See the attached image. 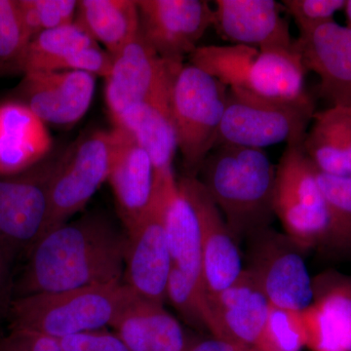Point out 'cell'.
<instances>
[{
	"instance_id": "cell-1",
	"label": "cell",
	"mask_w": 351,
	"mask_h": 351,
	"mask_svg": "<svg viewBox=\"0 0 351 351\" xmlns=\"http://www.w3.org/2000/svg\"><path fill=\"white\" fill-rule=\"evenodd\" d=\"M126 244V233L101 214L57 226L29 251L16 298L122 282Z\"/></svg>"
},
{
	"instance_id": "cell-2",
	"label": "cell",
	"mask_w": 351,
	"mask_h": 351,
	"mask_svg": "<svg viewBox=\"0 0 351 351\" xmlns=\"http://www.w3.org/2000/svg\"><path fill=\"white\" fill-rule=\"evenodd\" d=\"M198 173L237 243L269 228L274 217L276 166L263 149L218 145Z\"/></svg>"
},
{
	"instance_id": "cell-3",
	"label": "cell",
	"mask_w": 351,
	"mask_h": 351,
	"mask_svg": "<svg viewBox=\"0 0 351 351\" xmlns=\"http://www.w3.org/2000/svg\"><path fill=\"white\" fill-rule=\"evenodd\" d=\"M189 64L217 78L230 89L283 101L309 98L304 66L297 44L293 48L258 49L251 46H198Z\"/></svg>"
},
{
	"instance_id": "cell-4",
	"label": "cell",
	"mask_w": 351,
	"mask_h": 351,
	"mask_svg": "<svg viewBox=\"0 0 351 351\" xmlns=\"http://www.w3.org/2000/svg\"><path fill=\"white\" fill-rule=\"evenodd\" d=\"M135 297L122 281L15 298L8 311L11 331L24 330L63 339L112 327Z\"/></svg>"
},
{
	"instance_id": "cell-5",
	"label": "cell",
	"mask_w": 351,
	"mask_h": 351,
	"mask_svg": "<svg viewBox=\"0 0 351 351\" xmlns=\"http://www.w3.org/2000/svg\"><path fill=\"white\" fill-rule=\"evenodd\" d=\"M228 88L191 64L182 66L173 88L171 113L178 149L189 176L196 177L217 138Z\"/></svg>"
},
{
	"instance_id": "cell-6",
	"label": "cell",
	"mask_w": 351,
	"mask_h": 351,
	"mask_svg": "<svg viewBox=\"0 0 351 351\" xmlns=\"http://www.w3.org/2000/svg\"><path fill=\"white\" fill-rule=\"evenodd\" d=\"M313 114L311 97L298 101H276L228 88L216 147L263 149L284 142L304 143Z\"/></svg>"
},
{
	"instance_id": "cell-7",
	"label": "cell",
	"mask_w": 351,
	"mask_h": 351,
	"mask_svg": "<svg viewBox=\"0 0 351 351\" xmlns=\"http://www.w3.org/2000/svg\"><path fill=\"white\" fill-rule=\"evenodd\" d=\"M274 216L285 234L304 249L325 245L330 234L329 206L316 178V167L302 143H291L276 166Z\"/></svg>"
},
{
	"instance_id": "cell-8",
	"label": "cell",
	"mask_w": 351,
	"mask_h": 351,
	"mask_svg": "<svg viewBox=\"0 0 351 351\" xmlns=\"http://www.w3.org/2000/svg\"><path fill=\"white\" fill-rule=\"evenodd\" d=\"M117 143L114 128L101 129L87 132L63 149L51 182L47 232L82 211L108 181Z\"/></svg>"
},
{
	"instance_id": "cell-9",
	"label": "cell",
	"mask_w": 351,
	"mask_h": 351,
	"mask_svg": "<svg viewBox=\"0 0 351 351\" xmlns=\"http://www.w3.org/2000/svg\"><path fill=\"white\" fill-rule=\"evenodd\" d=\"M63 149L19 174L0 176V242L11 254L31 250L47 232L51 182Z\"/></svg>"
},
{
	"instance_id": "cell-10",
	"label": "cell",
	"mask_w": 351,
	"mask_h": 351,
	"mask_svg": "<svg viewBox=\"0 0 351 351\" xmlns=\"http://www.w3.org/2000/svg\"><path fill=\"white\" fill-rule=\"evenodd\" d=\"M184 64L157 55L141 32L113 57L106 80L105 101L114 120L127 108L141 103L171 108L173 88Z\"/></svg>"
},
{
	"instance_id": "cell-11",
	"label": "cell",
	"mask_w": 351,
	"mask_h": 351,
	"mask_svg": "<svg viewBox=\"0 0 351 351\" xmlns=\"http://www.w3.org/2000/svg\"><path fill=\"white\" fill-rule=\"evenodd\" d=\"M249 239L247 270L272 306L302 311L313 304V282L299 245L267 228Z\"/></svg>"
},
{
	"instance_id": "cell-12",
	"label": "cell",
	"mask_w": 351,
	"mask_h": 351,
	"mask_svg": "<svg viewBox=\"0 0 351 351\" xmlns=\"http://www.w3.org/2000/svg\"><path fill=\"white\" fill-rule=\"evenodd\" d=\"M140 32L157 55L182 63L214 23L205 0H137Z\"/></svg>"
},
{
	"instance_id": "cell-13",
	"label": "cell",
	"mask_w": 351,
	"mask_h": 351,
	"mask_svg": "<svg viewBox=\"0 0 351 351\" xmlns=\"http://www.w3.org/2000/svg\"><path fill=\"white\" fill-rule=\"evenodd\" d=\"M195 208L200 228L202 276L208 295L226 290L243 271L239 243L225 218L197 177L178 181Z\"/></svg>"
},
{
	"instance_id": "cell-14",
	"label": "cell",
	"mask_w": 351,
	"mask_h": 351,
	"mask_svg": "<svg viewBox=\"0 0 351 351\" xmlns=\"http://www.w3.org/2000/svg\"><path fill=\"white\" fill-rule=\"evenodd\" d=\"M126 235L123 283L137 297L163 304L173 263L156 199Z\"/></svg>"
},
{
	"instance_id": "cell-15",
	"label": "cell",
	"mask_w": 351,
	"mask_h": 351,
	"mask_svg": "<svg viewBox=\"0 0 351 351\" xmlns=\"http://www.w3.org/2000/svg\"><path fill=\"white\" fill-rule=\"evenodd\" d=\"M96 76L82 71L25 73L16 88L15 101L24 104L45 124L68 128L89 110Z\"/></svg>"
},
{
	"instance_id": "cell-16",
	"label": "cell",
	"mask_w": 351,
	"mask_h": 351,
	"mask_svg": "<svg viewBox=\"0 0 351 351\" xmlns=\"http://www.w3.org/2000/svg\"><path fill=\"white\" fill-rule=\"evenodd\" d=\"M208 331L214 338L243 348H257L267 332L270 302L250 271L219 294L208 295Z\"/></svg>"
},
{
	"instance_id": "cell-17",
	"label": "cell",
	"mask_w": 351,
	"mask_h": 351,
	"mask_svg": "<svg viewBox=\"0 0 351 351\" xmlns=\"http://www.w3.org/2000/svg\"><path fill=\"white\" fill-rule=\"evenodd\" d=\"M113 57L101 49L77 21L45 31L32 39L22 73L75 71L107 77Z\"/></svg>"
},
{
	"instance_id": "cell-18",
	"label": "cell",
	"mask_w": 351,
	"mask_h": 351,
	"mask_svg": "<svg viewBox=\"0 0 351 351\" xmlns=\"http://www.w3.org/2000/svg\"><path fill=\"white\" fill-rule=\"evenodd\" d=\"M306 71L320 78L319 92L332 106L351 108V29L332 21L295 40Z\"/></svg>"
},
{
	"instance_id": "cell-19",
	"label": "cell",
	"mask_w": 351,
	"mask_h": 351,
	"mask_svg": "<svg viewBox=\"0 0 351 351\" xmlns=\"http://www.w3.org/2000/svg\"><path fill=\"white\" fill-rule=\"evenodd\" d=\"M274 0H217L213 27L232 44L258 49L293 48L287 21Z\"/></svg>"
},
{
	"instance_id": "cell-20",
	"label": "cell",
	"mask_w": 351,
	"mask_h": 351,
	"mask_svg": "<svg viewBox=\"0 0 351 351\" xmlns=\"http://www.w3.org/2000/svg\"><path fill=\"white\" fill-rule=\"evenodd\" d=\"M117 143L108 181L126 230L144 217L154 196V170L147 152L127 132L115 128Z\"/></svg>"
},
{
	"instance_id": "cell-21",
	"label": "cell",
	"mask_w": 351,
	"mask_h": 351,
	"mask_svg": "<svg viewBox=\"0 0 351 351\" xmlns=\"http://www.w3.org/2000/svg\"><path fill=\"white\" fill-rule=\"evenodd\" d=\"M313 304L301 311L306 345L313 351H351V279L313 283Z\"/></svg>"
},
{
	"instance_id": "cell-22",
	"label": "cell",
	"mask_w": 351,
	"mask_h": 351,
	"mask_svg": "<svg viewBox=\"0 0 351 351\" xmlns=\"http://www.w3.org/2000/svg\"><path fill=\"white\" fill-rule=\"evenodd\" d=\"M53 149L47 126L24 104L15 100L0 104V176L34 167Z\"/></svg>"
},
{
	"instance_id": "cell-23",
	"label": "cell",
	"mask_w": 351,
	"mask_h": 351,
	"mask_svg": "<svg viewBox=\"0 0 351 351\" xmlns=\"http://www.w3.org/2000/svg\"><path fill=\"white\" fill-rule=\"evenodd\" d=\"M115 128L135 138L149 156L154 170V186L176 182L173 162L178 149L177 136L171 108L152 103H141L123 110L112 120Z\"/></svg>"
},
{
	"instance_id": "cell-24",
	"label": "cell",
	"mask_w": 351,
	"mask_h": 351,
	"mask_svg": "<svg viewBox=\"0 0 351 351\" xmlns=\"http://www.w3.org/2000/svg\"><path fill=\"white\" fill-rule=\"evenodd\" d=\"M112 328L129 351H186L191 345L179 321L162 304L137 295Z\"/></svg>"
},
{
	"instance_id": "cell-25",
	"label": "cell",
	"mask_w": 351,
	"mask_h": 351,
	"mask_svg": "<svg viewBox=\"0 0 351 351\" xmlns=\"http://www.w3.org/2000/svg\"><path fill=\"white\" fill-rule=\"evenodd\" d=\"M152 198L160 206L173 267L204 286L199 223L188 196L177 181L154 191Z\"/></svg>"
},
{
	"instance_id": "cell-26",
	"label": "cell",
	"mask_w": 351,
	"mask_h": 351,
	"mask_svg": "<svg viewBox=\"0 0 351 351\" xmlns=\"http://www.w3.org/2000/svg\"><path fill=\"white\" fill-rule=\"evenodd\" d=\"M302 147L318 171L351 177V108L332 106L314 112Z\"/></svg>"
},
{
	"instance_id": "cell-27",
	"label": "cell",
	"mask_w": 351,
	"mask_h": 351,
	"mask_svg": "<svg viewBox=\"0 0 351 351\" xmlns=\"http://www.w3.org/2000/svg\"><path fill=\"white\" fill-rule=\"evenodd\" d=\"M75 20L112 57L140 32L135 0H80Z\"/></svg>"
},
{
	"instance_id": "cell-28",
	"label": "cell",
	"mask_w": 351,
	"mask_h": 351,
	"mask_svg": "<svg viewBox=\"0 0 351 351\" xmlns=\"http://www.w3.org/2000/svg\"><path fill=\"white\" fill-rule=\"evenodd\" d=\"M316 178L331 217L327 246L351 251V177L324 174L316 168Z\"/></svg>"
},
{
	"instance_id": "cell-29",
	"label": "cell",
	"mask_w": 351,
	"mask_h": 351,
	"mask_svg": "<svg viewBox=\"0 0 351 351\" xmlns=\"http://www.w3.org/2000/svg\"><path fill=\"white\" fill-rule=\"evenodd\" d=\"M31 40L21 17L18 0H0V69L22 73Z\"/></svg>"
},
{
	"instance_id": "cell-30",
	"label": "cell",
	"mask_w": 351,
	"mask_h": 351,
	"mask_svg": "<svg viewBox=\"0 0 351 351\" xmlns=\"http://www.w3.org/2000/svg\"><path fill=\"white\" fill-rule=\"evenodd\" d=\"M166 298L189 324L208 330L209 307L204 286L173 267Z\"/></svg>"
},
{
	"instance_id": "cell-31",
	"label": "cell",
	"mask_w": 351,
	"mask_h": 351,
	"mask_svg": "<svg viewBox=\"0 0 351 351\" xmlns=\"http://www.w3.org/2000/svg\"><path fill=\"white\" fill-rule=\"evenodd\" d=\"M21 17L31 39L38 34L75 22L76 0H18Z\"/></svg>"
},
{
	"instance_id": "cell-32",
	"label": "cell",
	"mask_w": 351,
	"mask_h": 351,
	"mask_svg": "<svg viewBox=\"0 0 351 351\" xmlns=\"http://www.w3.org/2000/svg\"><path fill=\"white\" fill-rule=\"evenodd\" d=\"M282 351H299L306 346V332L301 311L270 304L267 332L263 341Z\"/></svg>"
},
{
	"instance_id": "cell-33",
	"label": "cell",
	"mask_w": 351,
	"mask_h": 351,
	"mask_svg": "<svg viewBox=\"0 0 351 351\" xmlns=\"http://www.w3.org/2000/svg\"><path fill=\"white\" fill-rule=\"evenodd\" d=\"M346 0H284L282 6L294 19L300 34L334 20V15L345 9Z\"/></svg>"
},
{
	"instance_id": "cell-34",
	"label": "cell",
	"mask_w": 351,
	"mask_h": 351,
	"mask_svg": "<svg viewBox=\"0 0 351 351\" xmlns=\"http://www.w3.org/2000/svg\"><path fill=\"white\" fill-rule=\"evenodd\" d=\"M64 351H129L117 334L104 329L59 339Z\"/></svg>"
},
{
	"instance_id": "cell-35",
	"label": "cell",
	"mask_w": 351,
	"mask_h": 351,
	"mask_svg": "<svg viewBox=\"0 0 351 351\" xmlns=\"http://www.w3.org/2000/svg\"><path fill=\"white\" fill-rule=\"evenodd\" d=\"M11 334L18 339L25 351H64L60 339L40 332L16 330Z\"/></svg>"
},
{
	"instance_id": "cell-36",
	"label": "cell",
	"mask_w": 351,
	"mask_h": 351,
	"mask_svg": "<svg viewBox=\"0 0 351 351\" xmlns=\"http://www.w3.org/2000/svg\"><path fill=\"white\" fill-rule=\"evenodd\" d=\"M12 254L0 242V315L8 313L13 301V286L10 278V260Z\"/></svg>"
},
{
	"instance_id": "cell-37",
	"label": "cell",
	"mask_w": 351,
	"mask_h": 351,
	"mask_svg": "<svg viewBox=\"0 0 351 351\" xmlns=\"http://www.w3.org/2000/svg\"><path fill=\"white\" fill-rule=\"evenodd\" d=\"M243 346L234 345L216 338L191 343L186 351H241Z\"/></svg>"
},
{
	"instance_id": "cell-38",
	"label": "cell",
	"mask_w": 351,
	"mask_h": 351,
	"mask_svg": "<svg viewBox=\"0 0 351 351\" xmlns=\"http://www.w3.org/2000/svg\"><path fill=\"white\" fill-rule=\"evenodd\" d=\"M0 351H25L18 339L12 334L0 341Z\"/></svg>"
},
{
	"instance_id": "cell-39",
	"label": "cell",
	"mask_w": 351,
	"mask_h": 351,
	"mask_svg": "<svg viewBox=\"0 0 351 351\" xmlns=\"http://www.w3.org/2000/svg\"><path fill=\"white\" fill-rule=\"evenodd\" d=\"M255 351H282L279 350V348H276V346H272L271 343H267V341H263V343H261L258 346V348H255L254 350Z\"/></svg>"
},
{
	"instance_id": "cell-40",
	"label": "cell",
	"mask_w": 351,
	"mask_h": 351,
	"mask_svg": "<svg viewBox=\"0 0 351 351\" xmlns=\"http://www.w3.org/2000/svg\"><path fill=\"white\" fill-rule=\"evenodd\" d=\"M346 18H348V27L351 29V0H346L345 7Z\"/></svg>"
},
{
	"instance_id": "cell-41",
	"label": "cell",
	"mask_w": 351,
	"mask_h": 351,
	"mask_svg": "<svg viewBox=\"0 0 351 351\" xmlns=\"http://www.w3.org/2000/svg\"><path fill=\"white\" fill-rule=\"evenodd\" d=\"M241 351H255V350H251V348H242Z\"/></svg>"
}]
</instances>
